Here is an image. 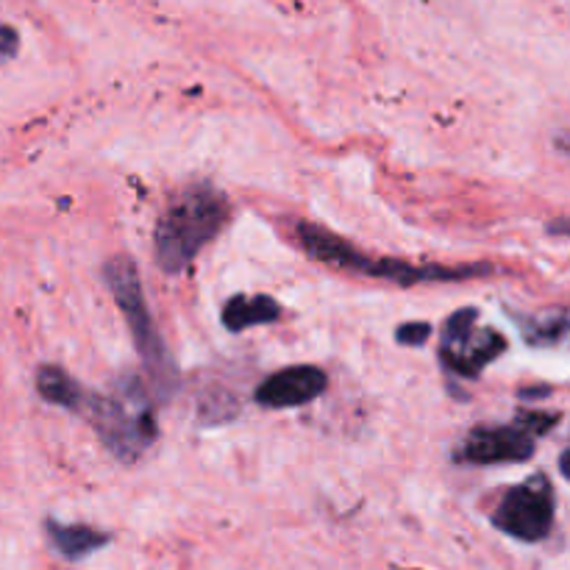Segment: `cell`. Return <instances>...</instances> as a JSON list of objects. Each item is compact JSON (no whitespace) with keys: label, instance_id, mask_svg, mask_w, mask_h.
<instances>
[{"label":"cell","instance_id":"6da1fadb","mask_svg":"<svg viewBox=\"0 0 570 570\" xmlns=\"http://www.w3.org/2000/svg\"><path fill=\"white\" fill-rule=\"evenodd\" d=\"M232 206L220 189L209 184H193L167 204L154 232L156 262L165 273H184L200 250L226 228Z\"/></svg>","mask_w":570,"mask_h":570},{"label":"cell","instance_id":"7a4b0ae2","mask_svg":"<svg viewBox=\"0 0 570 570\" xmlns=\"http://www.w3.org/2000/svg\"><path fill=\"white\" fill-rule=\"evenodd\" d=\"M104 278L111 289V298H115L122 317H126L128 332H131L134 345H137V354L142 360L145 373H148L150 387L156 390L159 399H173L178 390V371L148 309L137 265L128 256H111L104 267Z\"/></svg>","mask_w":570,"mask_h":570},{"label":"cell","instance_id":"3957f363","mask_svg":"<svg viewBox=\"0 0 570 570\" xmlns=\"http://www.w3.org/2000/svg\"><path fill=\"white\" fill-rule=\"evenodd\" d=\"M298 243L312 259L323 262L328 267H340V271L360 273V276L384 278V282L395 284H421V282H460V278H473L490 273L488 265H465V267H443V265H410L401 259H376V256L362 254L360 248L348 243V239L337 237L334 232L315 226V223H298L295 228Z\"/></svg>","mask_w":570,"mask_h":570},{"label":"cell","instance_id":"277c9868","mask_svg":"<svg viewBox=\"0 0 570 570\" xmlns=\"http://www.w3.org/2000/svg\"><path fill=\"white\" fill-rule=\"evenodd\" d=\"M81 415L92 423L106 449L122 462H134L154 445L156 421L148 390L137 376L128 373L117 382L115 395L87 393Z\"/></svg>","mask_w":570,"mask_h":570},{"label":"cell","instance_id":"5b68a950","mask_svg":"<svg viewBox=\"0 0 570 570\" xmlns=\"http://www.w3.org/2000/svg\"><path fill=\"white\" fill-rule=\"evenodd\" d=\"M493 523L499 532L521 543H540L549 538L554 527V490L549 479L532 476L507 490L495 507Z\"/></svg>","mask_w":570,"mask_h":570},{"label":"cell","instance_id":"8992f818","mask_svg":"<svg viewBox=\"0 0 570 570\" xmlns=\"http://www.w3.org/2000/svg\"><path fill=\"white\" fill-rule=\"evenodd\" d=\"M554 426L551 415H523L510 426L473 429L462 443L456 460L468 465H501V462H523L534 454V440L540 432Z\"/></svg>","mask_w":570,"mask_h":570},{"label":"cell","instance_id":"52a82bcc","mask_svg":"<svg viewBox=\"0 0 570 570\" xmlns=\"http://www.w3.org/2000/svg\"><path fill=\"white\" fill-rule=\"evenodd\" d=\"M476 321L479 312L468 306L451 315L443 328L440 360L462 379H476L507 348V340L501 334H495L493 328H476Z\"/></svg>","mask_w":570,"mask_h":570},{"label":"cell","instance_id":"ba28073f","mask_svg":"<svg viewBox=\"0 0 570 570\" xmlns=\"http://www.w3.org/2000/svg\"><path fill=\"white\" fill-rule=\"evenodd\" d=\"M328 387V376L321 367L312 365H293L284 371L271 373L265 382L256 387V404L267 406V410H295V406H306L323 395Z\"/></svg>","mask_w":570,"mask_h":570},{"label":"cell","instance_id":"9c48e42d","mask_svg":"<svg viewBox=\"0 0 570 570\" xmlns=\"http://www.w3.org/2000/svg\"><path fill=\"white\" fill-rule=\"evenodd\" d=\"M282 317V304L271 295H234L223 306V326L228 332H245L250 326H267Z\"/></svg>","mask_w":570,"mask_h":570},{"label":"cell","instance_id":"30bf717a","mask_svg":"<svg viewBox=\"0 0 570 570\" xmlns=\"http://www.w3.org/2000/svg\"><path fill=\"white\" fill-rule=\"evenodd\" d=\"M45 529H48V538L50 543H53V549L70 562L83 560V557H89L92 551L104 549V546L109 543V534L98 532V529L92 527H83V523L48 521Z\"/></svg>","mask_w":570,"mask_h":570},{"label":"cell","instance_id":"8fae6325","mask_svg":"<svg viewBox=\"0 0 570 570\" xmlns=\"http://www.w3.org/2000/svg\"><path fill=\"white\" fill-rule=\"evenodd\" d=\"M37 393L42 395V401H48V404L61 406V410L70 412H81L89 390H83L65 367L42 365L37 371Z\"/></svg>","mask_w":570,"mask_h":570},{"label":"cell","instance_id":"7c38bea8","mask_svg":"<svg viewBox=\"0 0 570 570\" xmlns=\"http://www.w3.org/2000/svg\"><path fill=\"white\" fill-rule=\"evenodd\" d=\"M429 337H432V326L429 323H406V326H401L395 332V340L401 345H423Z\"/></svg>","mask_w":570,"mask_h":570},{"label":"cell","instance_id":"4fadbf2b","mask_svg":"<svg viewBox=\"0 0 570 570\" xmlns=\"http://www.w3.org/2000/svg\"><path fill=\"white\" fill-rule=\"evenodd\" d=\"M17 48H20V37H17L14 28L0 26V56L11 59L17 53Z\"/></svg>","mask_w":570,"mask_h":570},{"label":"cell","instance_id":"5bb4252c","mask_svg":"<svg viewBox=\"0 0 570 570\" xmlns=\"http://www.w3.org/2000/svg\"><path fill=\"white\" fill-rule=\"evenodd\" d=\"M551 234H560V237H570V220H554L549 223Z\"/></svg>","mask_w":570,"mask_h":570},{"label":"cell","instance_id":"9a60e30c","mask_svg":"<svg viewBox=\"0 0 570 570\" xmlns=\"http://www.w3.org/2000/svg\"><path fill=\"white\" fill-rule=\"evenodd\" d=\"M560 471H562V476L570 479V449L566 451V454H562V460H560Z\"/></svg>","mask_w":570,"mask_h":570},{"label":"cell","instance_id":"2e32d148","mask_svg":"<svg viewBox=\"0 0 570 570\" xmlns=\"http://www.w3.org/2000/svg\"><path fill=\"white\" fill-rule=\"evenodd\" d=\"M557 145H560V150H566V154L570 156V134H562V137L557 139Z\"/></svg>","mask_w":570,"mask_h":570}]
</instances>
